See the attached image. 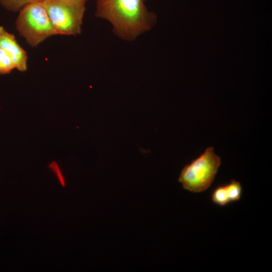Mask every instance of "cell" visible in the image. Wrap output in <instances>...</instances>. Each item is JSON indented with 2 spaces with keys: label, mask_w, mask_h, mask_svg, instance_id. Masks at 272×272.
I'll use <instances>...</instances> for the list:
<instances>
[{
  "label": "cell",
  "mask_w": 272,
  "mask_h": 272,
  "mask_svg": "<svg viewBox=\"0 0 272 272\" xmlns=\"http://www.w3.org/2000/svg\"><path fill=\"white\" fill-rule=\"evenodd\" d=\"M97 17L108 21L120 38L132 41L151 29L156 16L149 12L145 0H96Z\"/></svg>",
  "instance_id": "cell-1"
},
{
  "label": "cell",
  "mask_w": 272,
  "mask_h": 272,
  "mask_svg": "<svg viewBox=\"0 0 272 272\" xmlns=\"http://www.w3.org/2000/svg\"><path fill=\"white\" fill-rule=\"evenodd\" d=\"M221 164L212 147L182 168L178 178L183 188L191 192L200 193L207 190L214 181Z\"/></svg>",
  "instance_id": "cell-2"
},
{
  "label": "cell",
  "mask_w": 272,
  "mask_h": 272,
  "mask_svg": "<svg viewBox=\"0 0 272 272\" xmlns=\"http://www.w3.org/2000/svg\"><path fill=\"white\" fill-rule=\"evenodd\" d=\"M16 28L32 47H36L48 37L56 35L41 1L30 3L20 11Z\"/></svg>",
  "instance_id": "cell-3"
},
{
  "label": "cell",
  "mask_w": 272,
  "mask_h": 272,
  "mask_svg": "<svg viewBox=\"0 0 272 272\" xmlns=\"http://www.w3.org/2000/svg\"><path fill=\"white\" fill-rule=\"evenodd\" d=\"M56 34L76 35L82 31L84 0H42Z\"/></svg>",
  "instance_id": "cell-4"
},
{
  "label": "cell",
  "mask_w": 272,
  "mask_h": 272,
  "mask_svg": "<svg viewBox=\"0 0 272 272\" xmlns=\"http://www.w3.org/2000/svg\"><path fill=\"white\" fill-rule=\"evenodd\" d=\"M0 47L5 50L12 60L15 69L21 72L27 69V54L17 42L15 36L0 26Z\"/></svg>",
  "instance_id": "cell-5"
},
{
  "label": "cell",
  "mask_w": 272,
  "mask_h": 272,
  "mask_svg": "<svg viewBox=\"0 0 272 272\" xmlns=\"http://www.w3.org/2000/svg\"><path fill=\"white\" fill-rule=\"evenodd\" d=\"M212 201L220 207H225L231 203L226 184L217 186L211 194Z\"/></svg>",
  "instance_id": "cell-6"
},
{
  "label": "cell",
  "mask_w": 272,
  "mask_h": 272,
  "mask_svg": "<svg viewBox=\"0 0 272 272\" xmlns=\"http://www.w3.org/2000/svg\"><path fill=\"white\" fill-rule=\"evenodd\" d=\"M226 184L230 202L240 200L242 193V187L240 182L232 179Z\"/></svg>",
  "instance_id": "cell-7"
},
{
  "label": "cell",
  "mask_w": 272,
  "mask_h": 272,
  "mask_svg": "<svg viewBox=\"0 0 272 272\" xmlns=\"http://www.w3.org/2000/svg\"><path fill=\"white\" fill-rule=\"evenodd\" d=\"M15 69V65L7 52L0 47V74L6 75Z\"/></svg>",
  "instance_id": "cell-8"
},
{
  "label": "cell",
  "mask_w": 272,
  "mask_h": 272,
  "mask_svg": "<svg viewBox=\"0 0 272 272\" xmlns=\"http://www.w3.org/2000/svg\"><path fill=\"white\" fill-rule=\"evenodd\" d=\"M38 0H0L1 5L7 10L13 11H20L26 5Z\"/></svg>",
  "instance_id": "cell-9"
},
{
  "label": "cell",
  "mask_w": 272,
  "mask_h": 272,
  "mask_svg": "<svg viewBox=\"0 0 272 272\" xmlns=\"http://www.w3.org/2000/svg\"><path fill=\"white\" fill-rule=\"evenodd\" d=\"M38 1H42V0H38Z\"/></svg>",
  "instance_id": "cell-10"
},
{
  "label": "cell",
  "mask_w": 272,
  "mask_h": 272,
  "mask_svg": "<svg viewBox=\"0 0 272 272\" xmlns=\"http://www.w3.org/2000/svg\"><path fill=\"white\" fill-rule=\"evenodd\" d=\"M84 1H87V0H84Z\"/></svg>",
  "instance_id": "cell-11"
}]
</instances>
